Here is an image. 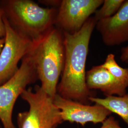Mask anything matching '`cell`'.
Returning <instances> with one entry per match:
<instances>
[{"label":"cell","instance_id":"6da1fadb","mask_svg":"<svg viewBox=\"0 0 128 128\" xmlns=\"http://www.w3.org/2000/svg\"><path fill=\"white\" fill-rule=\"evenodd\" d=\"M96 23L94 17H90L78 32H62L65 60L57 94L64 98L84 104H90L89 98L94 97V92L86 85V66L90 40Z\"/></svg>","mask_w":128,"mask_h":128},{"label":"cell","instance_id":"7a4b0ae2","mask_svg":"<svg viewBox=\"0 0 128 128\" xmlns=\"http://www.w3.org/2000/svg\"><path fill=\"white\" fill-rule=\"evenodd\" d=\"M32 52L40 86L53 99L57 94L58 80L64 63L63 32L54 26L40 40L34 42Z\"/></svg>","mask_w":128,"mask_h":128},{"label":"cell","instance_id":"3957f363","mask_svg":"<svg viewBox=\"0 0 128 128\" xmlns=\"http://www.w3.org/2000/svg\"><path fill=\"white\" fill-rule=\"evenodd\" d=\"M5 17L18 33L36 42L55 25L58 10L43 8L30 0L0 2Z\"/></svg>","mask_w":128,"mask_h":128},{"label":"cell","instance_id":"277c9868","mask_svg":"<svg viewBox=\"0 0 128 128\" xmlns=\"http://www.w3.org/2000/svg\"><path fill=\"white\" fill-rule=\"evenodd\" d=\"M20 96L28 104L29 110L18 113V128H57L64 122L53 99L40 86L26 89Z\"/></svg>","mask_w":128,"mask_h":128},{"label":"cell","instance_id":"5b68a950","mask_svg":"<svg viewBox=\"0 0 128 128\" xmlns=\"http://www.w3.org/2000/svg\"><path fill=\"white\" fill-rule=\"evenodd\" d=\"M38 79L32 50L22 60L18 70L0 86V120L4 128H17L12 121L14 106L28 85Z\"/></svg>","mask_w":128,"mask_h":128},{"label":"cell","instance_id":"8992f818","mask_svg":"<svg viewBox=\"0 0 128 128\" xmlns=\"http://www.w3.org/2000/svg\"><path fill=\"white\" fill-rule=\"evenodd\" d=\"M4 46L0 54V86L16 73L19 61L32 50L34 42L18 33L12 27L4 15Z\"/></svg>","mask_w":128,"mask_h":128},{"label":"cell","instance_id":"52a82bcc","mask_svg":"<svg viewBox=\"0 0 128 128\" xmlns=\"http://www.w3.org/2000/svg\"><path fill=\"white\" fill-rule=\"evenodd\" d=\"M104 0H63L60 2L55 25L63 32L74 34L95 13Z\"/></svg>","mask_w":128,"mask_h":128},{"label":"cell","instance_id":"ba28073f","mask_svg":"<svg viewBox=\"0 0 128 128\" xmlns=\"http://www.w3.org/2000/svg\"><path fill=\"white\" fill-rule=\"evenodd\" d=\"M53 102L60 110L63 122H75L82 126L88 122L102 124L112 114L101 105L84 104L64 98L58 94L54 97Z\"/></svg>","mask_w":128,"mask_h":128},{"label":"cell","instance_id":"9c48e42d","mask_svg":"<svg viewBox=\"0 0 128 128\" xmlns=\"http://www.w3.org/2000/svg\"><path fill=\"white\" fill-rule=\"evenodd\" d=\"M96 27L107 46L119 45L128 41V0H124L114 15L97 22Z\"/></svg>","mask_w":128,"mask_h":128},{"label":"cell","instance_id":"30bf717a","mask_svg":"<svg viewBox=\"0 0 128 128\" xmlns=\"http://www.w3.org/2000/svg\"><path fill=\"white\" fill-rule=\"evenodd\" d=\"M86 78L90 90H99L105 96H123L127 94V88L102 64L93 66L86 71Z\"/></svg>","mask_w":128,"mask_h":128},{"label":"cell","instance_id":"8fae6325","mask_svg":"<svg viewBox=\"0 0 128 128\" xmlns=\"http://www.w3.org/2000/svg\"><path fill=\"white\" fill-rule=\"evenodd\" d=\"M89 100L118 115L128 126V94L123 96H105L104 98L91 97Z\"/></svg>","mask_w":128,"mask_h":128},{"label":"cell","instance_id":"7c38bea8","mask_svg":"<svg viewBox=\"0 0 128 128\" xmlns=\"http://www.w3.org/2000/svg\"><path fill=\"white\" fill-rule=\"evenodd\" d=\"M102 65L124 86L126 88L128 87V68H124L120 66L115 60L114 54L108 55L105 62Z\"/></svg>","mask_w":128,"mask_h":128},{"label":"cell","instance_id":"4fadbf2b","mask_svg":"<svg viewBox=\"0 0 128 128\" xmlns=\"http://www.w3.org/2000/svg\"><path fill=\"white\" fill-rule=\"evenodd\" d=\"M124 0H104L102 6L94 13V18L98 22L114 15L124 4Z\"/></svg>","mask_w":128,"mask_h":128},{"label":"cell","instance_id":"5bb4252c","mask_svg":"<svg viewBox=\"0 0 128 128\" xmlns=\"http://www.w3.org/2000/svg\"><path fill=\"white\" fill-rule=\"evenodd\" d=\"M100 128H122L120 125L119 122L114 117L110 116L107 117L102 123Z\"/></svg>","mask_w":128,"mask_h":128},{"label":"cell","instance_id":"9a60e30c","mask_svg":"<svg viewBox=\"0 0 128 128\" xmlns=\"http://www.w3.org/2000/svg\"><path fill=\"white\" fill-rule=\"evenodd\" d=\"M4 15V11L0 4V38H4L5 36V28L3 20Z\"/></svg>","mask_w":128,"mask_h":128},{"label":"cell","instance_id":"2e32d148","mask_svg":"<svg viewBox=\"0 0 128 128\" xmlns=\"http://www.w3.org/2000/svg\"><path fill=\"white\" fill-rule=\"evenodd\" d=\"M120 59L124 63H128V46L122 49Z\"/></svg>","mask_w":128,"mask_h":128},{"label":"cell","instance_id":"e0dca14e","mask_svg":"<svg viewBox=\"0 0 128 128\" xmlns=\"http://www.w3.org/2000/svg\"><path fill=\"white\" fill-rule=\"evenodd\" d=\"M5 43V38H0V54L1 53V51L2 50Z\"/></svg>","mask_w":128,"mask_h":128}]
</instances>
